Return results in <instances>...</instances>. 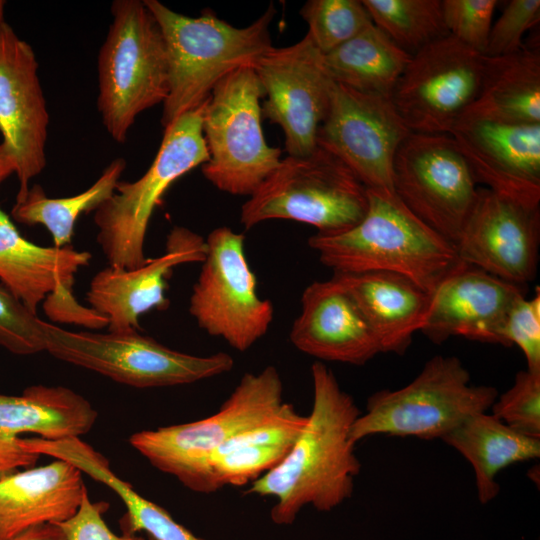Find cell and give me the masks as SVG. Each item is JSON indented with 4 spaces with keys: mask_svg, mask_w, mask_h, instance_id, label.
<instances>
[{
    "mask_svg": "<svg viewBox=\"0 0 540 540\" xmlns=\"http://www.w3.org/2000/svg\"><path fill=\"white\" fill-rule=\"evenodd\" d=\"M497 4V0H442L449 35L484 56Z\"/></svg>",
    "mask_w": 540,
    "mask_h": 540,
    "instance_id": "d590c367",
    "label": "cell"
},
{
    "mask_svg": "<svg viewBox=\"0 0 540 540\" xmlns=\"http://www.w3.org/2000/svg\"><path fill=\"white\" fill-rule=\"evenodd\" d=\"M92 255L70 246L56 248L23 237L10 216L0 208V281L32 312L59 285L72 289L75 275Z\"/></svg>",
    "mask_w": 540,
    "mask_h": 540,
    "instance_id": "d4e9b609",
    "label": "cell"
},
{
    "mask_svg": "<svg viewBox=\"0 0 540 540\" xmlns=\"http://www.w3.org/2000/svg\"><path fill=\"white\" fill-rule=\"evenodd\" d=\"M86 492L82 472L62 459L0 476V540L70 519Z\"/></svg>",
    "mask_w": 540,
    "mask_h": 540,
    "instance_id": "603a6c76",
    "label": "cell"
},
{
    "mask_svg": "<svg viewBox=\"0 0 540 540\" xmlns=\"http://www.w3.org/2000/svg\"><path fill=\"white\" fill-rule=\"evenodd\" d=\"M9 540H68V538L57 523H44L33 526Z\"/></svg>",
    "mask_w": 540,
    "mask_h": 540,
    "instance_id": "60d3db41",
    "label": "cell"
},
{
    "mask_svg": "<svg viewBox=\"0 0 540 540\" xmlns=\"http://www.w3.org/2000/svg\"><path fill=\"white\" fill-rule=\"evenodd\" d=\"M44 313L53 322L74 324L92 330L108 326V319L92 307L81 305L72 289L59 285L42 302Z\"/></svg>",
    "mask_w": 540,
    "mask_h": 540,
    "instance_id": "ab89813d",
    "label": "cell"
},
{
    "mask_svg": "<svg viewBox=\"0 0 540 540\" xmlns=\"http://www.w3.org/2000/svg\"><path fill=\"white\" fill-rule=\"evenodd\" d=\"M267 99L262 117L279 125L288 156L311 154L330 106L335 82L325 66L324 54L308 35L299 42L273 47L253 65Z\"/></svg>",
    "mask_w": 540,
    "mask_h": 540,
    "instance_id": "5bb4252c",
    "label": "cell"
},
{
    "mask_svg": "<svg viewBox=\"0 0 540 540\" xmlns=\"http://www.w3.org/2000/svg\"><path fill=\"white\" fill-rule=\"evenodd\" d=\"M313 44L327 54L373 24L362 0H309L300 10Z\"/></svg>",
    "mask_w": 540,
    "mask_h": 540,
    "instance_id": "d6a6232c",
    "label": "cell"
},
{
    "mask_svg": "<svg viewBox=\"0 0 540 540\" xmlns=\"http://www.w3.org/2000/svg\"><path fill=\"white\" fill-rule=\"evenodd\" d=\"M313 405L285 458L251 483L245 494L272 497L277 525H290L308 505L328 512L352 496L361 463L350 437L360 410L321 361L311 367Z\"/></svg>",
    "mask_w": 540,
    "mask_h": 540,
    "instance_id": "6da1fadb",
    "label": "cell"
},
{
    "mask_svg": "<svg viewBox=\"0 0 540 540\" xmlns=\"http://www.w3.org/2000/svg\"><path fill=\"white\" fill-rule=\"evenodd\" d=\"M49 113L32 47L4 20L0 23V143L15 163L19 188L16 201L29 190V181L46 166Z\"/></svg>",
    "mask_w": 540,
    "mask_h": 540,
    "instance_id": "2e32d148",
    "label": "cell"
},
{
    "mask_svg": "<svg viewBox=\"0 0 540 540\" xmlns=\"http://www.w3.org/2000/svg\"><path fill=\"white\" fill-rule=\"evenodd\" d=\"M507 346L517 345L523 352L527 369L540 371V292L531 299L518 298L512 305L504 326Z\"/></svg>",
    "mask_w": 540,
    "mask_h": 540,
    "instance_id": "74e56055",
    "label": "cell"
},
{
    "mask_svg": "<svg viewBox=\"0 0 540 540\" xmlns=\"http://www.w3.org/2000/svg\"><path fill=\"white\" fill-rule=\"evenodd\" d=\"M308 416L292 404L266 422L245 430L221 445L210 456L208 467L217 489L244 486L277 466L304 430Z\"/></svg>",
    "mask_w": 540,
    "mask_h": 540,
    "instance_id": "484cf974",
    "label": "cell"
},
{
    "mask_svg": "<svg viewBox=\"0 0 540 540\" xmlns=\"http://www.w3.org/2000/svg\"><path fill=\"white\" fill-rule=\"evenodd\" d=\"M125 168V159H114L88 189L70 197L49 198L44 189L35 184L22 200L15 202L11 217L21 224L43 225L51 234L54 247H67L79 216L95 211L112 196Z\"/></svg>",
    "mask_w": 540,
    "mask_h": 540,
    "instance_id": "f546056e",
    "label": "cell"
},
{
    "mask_svg": "<svg viewBox=\"0 0 540 540\" xmlns=\"http://www.w3.org/2000/svg\"><path fill=\"white\" fill-rule=\"evenodd\" d=\"M368 209L354 227L315 234L308 245L334 273L386 271L412 280L433 294L463 262L456 246L436 233L394 192L367 189Z\"/></svg>",
    "mask_w": 540,
    "mask_h": 540,
    "instance_id": "7a4b0ae2",
    "label": "cell"
},
{
    "mask_svg": "<svg viewBox=\"0 0 540 540\" xmlns=\"http://www.w3.org/2000/svg\"><path fill=\"white\" fill-rule=\"evenodd\" d=\"M490 409L516 431L540 438V371H519L514 384L498 395Z\"/></svg>",
    "mask_w": 540,
    "mask_h": 540,
    "instance_id": "e575fe53",
    "label": "cell"
},
{
    "mask_svg": "<svg viewBox=\"0 0 540 540\" xmlns=\"http://www.w3.org/2000/svg\"><path fill=\"white\" fill-rule=\"evenodd\" d=\"M98 55L97 106L107 133L123 143L143 111L165 101L169 74L160 27L144 1L116 0Z\"/></svg>",
    "mask_w": 540,
    "mask_h": 540,
    "instance_id": "5b68a950",
    "label": "cell"
},
{
    "mask_svg": "<svg viewBox=\"0 0 540 540\" xmlns=\"http://www.w3.org/2000/svg\"><path fill=\"white\" fill-rule=\"evenodd\" d=\"M144 3L156 19L166 47L169 92L163 102L164 128L207 101L214 87L228 74L241 67H253L273 48V3L258 19L242 28L218 18L209 9L199 17H189L158 0Z\"/></svg>",
    "mask_w": 540,
    "mask_h": 540,
    "instance_id": "3957f363",
    "label": "cell"
},
{
    "mask_svg": "<svg viewBox=\"0 0 540 540\" xmlns=\"http://www.w3.org/2000/svg\"><path fill=\"white\" fill-rule=\"evenodd\" d=\"M539 0H512L491 27L484 56L497 57L522 48L524 34L539 23Z\"/></svg>",
    "mask_w": 540,
    "mask_h": 540,
    "instance_id": "8d00e7d4",
    "label": "cell"
},
{
    "mask_svg": "<svg viewBox=\"0 0 540 540\" xmlns=\"http://www.w3.org/2000/svg\"><path fill=\"white\" fill-rule=\"evenodd\" d=\"M368 209L367 188L336 156L317 147L311 154L281 159L243 204L246 230L273 219L314 226L335 235L357 225Z\"/></svg>",
    "mask_w": 540,
    "mask_h": 540,
    "instance_id": "8992f818",
    "label": "cell"
},
{
    "mask_svg": "<svg viewBox=\"0 0 540 540\" xmlns=\"http://www.w3.org/2000/svg\"><path fill=\"white\" fill-rule=\"evenodd\" d=\"M148 540H154L152 537H149Z\"/></svg>",
    "mask_w": 540,
    "mask_h": 540,
    "instance_id": "ee69618b",
    "label": "cell"
},
{
    "mask_svg": "<svg viewBox=\"0 0 540 540\" xmlns=\"http://www.w3.org/2000/svg\"><path fill=\"white\" fill-rule=\"evenodd\" d=\"M66 460L82 473L113 490L126 506L123 529L125 534L146 532L154 540H206L178 523L167 510L139 494L129 483L119 478L108 460L84 441L72 444Z\"/></svg>",
    "mask_w": 540,
    "mask_h": 540,
    "instance_id": "4dcf8cb0",
    "label": "cell"
},
{
    "mask_svg": "<svg viewBox=\"0 0 540 540\" xmlns=\"http://www.w3.org/2000/svg\"><path fill=\"white\" fill-rule=\"evenodd\" d=\"M205 104L164 128L148 170L135 181L120 180L112 196L95 210L96 240L109 266L134 269L146 262L145 237L163 194L181 176L209 160L202 131Z\"/></svg>",
    "mask_w": 540,
    "mask_h": 540,
    "instance_id": "ba28073f",
    "label": "cell"
},
{
    "mask_svg": "<svg viewBox=\"0 0 540 540\" xmlns=\"http://www.w3.org/2000/svg\"><path fill=\"white\" fill-rule=\"evenodd\" d=\"M463 116L540 123L539 50L523 45L511 54L484 56L478 96Z\"/></svg>",
    "mask_w": 540,
    "mask_h": 540,
    "instance_id": "83f0119b",
    "label": "cell"
},
{
    "mask_svg": "<svg viewBox=\"0 0 540 540\" xmlns=\"http://www.w3.org/2000/svg\"><path fill=\"white\" fill-rule=\"evenodd\" d=\"M362 3L373 24L411 55L449 35L442 0H362Z\"/></svg>",
    "mask_w": 540,
    "mask_h": 540,
    "instance_id": "1f68e13d",
    "label": "cell"
},
{
    "mask_svg": "<svg viewBox=\"0 0 540 540\" xmlns=\"http://www.w3.org/2000/svg\"><path fill=\"white\" fill-rule=\"evenodd\" d=\"M393 189L410 212L454 245L479 192L449 134L417 132H411L396 152Z\"/></svg>",
    "mask_w": 540,
    "mask_h": 540,
    "instance_id": "7c38bea8",
    "label": "cell"
},
{
    "mask_svg": "<svg viewBox=\"0 0 540 540\" xmlns=\"http://www.w3.org/2000/svg\"><path fill=\"white\" fill-rule=\"evenodd\" d=\"M106 508L107 505L102 502H92L86 492L75 515L57 524L68 540H145L135 535L119 536L112 532L102 517Z\"/></svg>",
    "mask_w": 540,
    "mask_h": 540,
    "instance_id": "f35d334b",
    "label": "cell"
},
{
    "mask_svg": "<svg viewBox=\"0 0 540 540\" xmlns=\"http://www.w3.org/2000/svg\"><path fill=\"white\" fill-rule=\"evenodd\" d=\"M521 296L525 294L520 285L463 263L432 294L421 332L437 343L462 336L507 346L505 321Z\"/></svg>",
    "mask_w": 540,
    "mask_h": 540,
    "instance_id": "ffe728a7",
    "label": "cell"
},
{
    "mask_svg": "<svg viewBox=\"0 0 540 540\" xmlns=\"http://www.w3.org/2000/svg\"><path fill=\"white\" fill-rule=\"evenodd\" d=\"M97 416L87 399L63 386L38 384L18 396L0 395V476L39 459L21 448L23 434L52 441L79 438L92 429Z\"/></svg>",
    "mask_w": 540,
    "mask_h": 540,
    "instance_id": "7402d4cb",
    "label": "cell"
},
{
    "mask_svg": "<svg viewBox=\"0 0 540 540\" xmlns=\"http://www.w3.org/2000/svg\"><path fill=\"white\" fill-rule=\"evenodd\" d=\"M283 384L269 365L245 373L219 410L206 418L143 430L130 436L131 446L163 473L186 488L209 494L217 491L208 461L233 436L260 425L283 407Z\"/></svg>",
    "mask_w": 540,
    "mask_h": 540,
    "instance_id": "277c9868",
    "label": "cell"
},
{
    "mask_svg": "<svg viewBox=\"0 0 540 540\" xmlns=\"http://www.w3.org/2000/svg\"><path fill=\"white\" fill-rule=\"evenodd\" d=\"M263 86L252 67L224 77L206 101L202 131L209 160L202 173L217 189L251 196L277 168L281 150L269 146L261 126Z\"/></svg>",
    "mask_w": 540,
    "mask_h": 540,
    "instance_id": "9c48e42d",
    "label": "cell"
},
{
    "mask_svg": "<svg viewBox=\"0 0 540 540\" xmlns=\"http://www.w3.org/2000/svg\"><path fill=\"white\" fill-rule=\"evenodd\" d=\"M449 135L476 182L531 208L540 201V123L463 116Z\"/></svg>",
    "mask_w": 540,
    "mask_h": 540,
    "instance_id": "e0dca14e",
    "label": "cell"
},
{
    "mask_svg": "<svg viewBox=\"0 0 540 540\" xmlns=\"http://www.w3.org/2000/svg\"><path fill=\"white\" fill-rule=\"evenodd\" d=\"M289 336L299 351L320 361L363 365L381 353L357 303L333 276L304 289Z\"/></svg>",
    "mask_w": 540,
    "mask_h": 540,
    "instance_id": "44dd1931",
    "label": "cell"
},
{
    "mask_svg": "<svg viewBox=\"0 0 540 540\" xmlns=\"http://www.w3.org/2000/svg\"><path fill=\"white\" fill-rule=\"evenodd\" d=\"M12 174H15V163L0 144V186Z\"/></svg>",
    "mask_w": 540,
    "mask_h": 540,
    "instance_id": "b9f144b4",
    "label": "cell"
},
{
    "mask_svg": "<svg viewBox=\"0 0 540 540\" xmlns=\"http://www.w3.org/2000/svg\"><path fill=\"white\" fill-rule=\"evenodd\" d=\"M411 56L372 24L325 54L324 61L335 83L390 98Z\"/></svg>",
    "mask_w": 540,
    "mask_h": 540,
    "instance_id": "f1b7e54d",
    "label": "cell"
},
{
    "mask_svg": "<svg viewBox=\"0 0 540 540\" xmlns=\"http://www.w3.org/2000/svg\"><path fill=\"white\" fill-rule=\"evenodd\" d=\"M539 207L479 188L456 243L460 260L507 282L523 285L537 270Z\"/></svg>",
    "mask_w": 540,
    "mask_h": 540,
    "instance_id": "ac0fdd59",
    "label": "cell"
},
{
    "mask_svg": "<svg viewBox=\"0 0 540 540\" xmlns=\"http://www.w3.org/2000/svg\"><path fill=\"white\" fill-rule=\"evenodd\" d=\"M442 440L473 467L482 504L498 495L496 478L501 470L540 456V438L520 433L487 412L467 418Z\"/></svg>",
    "mask_w": 540,
    "mask_h": 540,
    "instance_id": "4316f807",
    "label": "cell"
},
{
    "mask_svg": "<svg viewBox=\"0 0 540 540\" xmlns=\"http://www.w3.org/2000/svg\"><path fill=\"white\" fill-rule=\"evenodd\" d=\"M165 252L140 267L107 266L92 278L86 294L93 309L108 319V331L141 330L139 318L153 309L165 310V292L173 269L185 263H202L206 240L192 230L175 226L167 235Z\"/></svg>",
    "mask_w": 540,
    "mask_h": 540,
    "instance_id": "d6986e66",
    "label": "cell"
},
{
    "mask_svg": "<svg viewBox=\"0 0 540 540\" xmlns=\"http://www.w3.org/2000/svg\"><path fill=\"white\" fill-rule=\"evenodd\" d=\"M411 132L390 98L335 83L317 146L340 159L367 189L394 192L395 155Z\"/></svg>",
    "mask_w": 540,
    "mask_h": 540,
    "instance_id": "9a60e30c",
    "label": "cell"
},
{
    "mask_svg": "<svg viewBox=\"0 0 540 540\" xmlns=\"http://www.w3.org/2000/svg\"><path fill=\"white\" fill-rule=\"evenodd\" d=\"M497 397L496 388L471 384L457 357L437 355L406 386L371 395L350 437L354 444L377 434L442 440L467 418L487 412Z\"/></svg>",
    "mask_w": 540,
    "mask_h": 540,
    "instance_id": "52a82bcc",
    "label": "cell"
},
{
    "mask_svg": "<svg viewBox=\"0 0 540 540\" xmlns=\"http://www.w3.org/2000/svg\"><path fill=\"white\" fill-rule=\"evenodd\" d=\"M244 239L225 226L209 233L206 256L189 299V313L197 325L240 352L267 333L274 316L271 301L258 296Z\"/></svg>",
    "mask_w": 540,
    "mask_h": 540,
    "instance_id": "8fae6325",
    "label": "cell"
},
{
    "mask_svg": "<svg viewBox=\"0 0 540 540\" xmlns=\"http://www.w3.org/2000/svg\"><path fill=\"white\" fill-rule=\"evenodd\" d=\"M46 351L55 358L136 388L191 384L232 370L225 352L209 356L173 350L139 330L74 332L46 322Z\"/></svg>",
    "mask_w": 540,
    "mask_h": 540,
    "instance_id": "30bf717a",
    "label": "cell"
},
{
    "mask_svg": "<svg viewBox=\"0 0 540 540\" xmlns=\"http://www.w3.org/2000/svg\"><path fill=\"white\" fill-rule=\"evenodd\" d=\"M46 322L0 284V346L16 355L46 351Z\"/></svg>",
    "mask_w": 540,
    "mask_h": 540,
    "instance_id": "836d02e7",
    "label": "cell"
},
{
    "mask_svg": "<svg viewBox=\"0 0 540 540\" xmlns=\"http://www.w3.org/2000/svg\"><path fill=\"white\" fill-rule=\"evenodd\" d=\"M333 277L357 303L381 352L404 353L424 325L432 294L392 272L333 273Z\"/></svg>",
    "mask_w": 540,
    "mask_h": 540,
    "instance_id": "cb8c5ba5",
    "label": "cell"
},
{
    "mask_svg": "<svg viewBox=\"0 0 540 540\" xmlns=\"http://www.w3.org/2000/svg\"><path fill=\"white\" fill-rule=\"evenodd\" d=\"M484 56L451 35L412 54L391 101L412 132L449 134L476 100Z\"/></svg>",
    "mask_w": 540,
    "mask_h": 540,
    "instance_id": "4fadbf2b",
    "label": "cell"
},
{
    "mask_svg": "<svg viewBox=\"0 0 540 540\" xmlns=\"http://www.w3.org/2000/svg\"><path fill=\"white\" fill-rule=\"evenodd\" d=\"M5 1L0 0V23L4 20Z\"/></svg>",
    "mask_w": 540,
    "mask_h": 540,
    "instance_id": "7bdbcfd3",
    "label": "cell"
}]
</instances>
